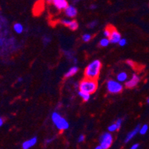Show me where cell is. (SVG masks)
<instances>
[{
	"instance_id": "cell-1",
	"label": "cell",
	"mask_w": 149,
	"mask_h": 149,
	"mask_svg": "<svg viewBox=\"0 0 149 149\" xmlns=\"http://www.w3.org/2000/svg\"><path fill=\"white\" fill-rule=\"evenodd\" d=\"M102 68V63L98 60H93L86 67L85 70V76L86 78L97 79L100 75V70Z\"/></svg>"
},
{
	"instance_id": "cell-2",
	"label": "cell",
	"mask_w": 149,
	"mask_h": 149,
	"mask_svg": "<svg viewBox=\"0 0 149 149\" xmlns=\"http://www.w3.org/2000/svg\"><path fill=\"white\" fill-rule=\"evenodd\" d=\"M79 91H82L83 92L88 93L91 94L93 93L97 89V83L96 79H89L86 78L82 80L79 85Z\"/></svg>"
},
{
	"instance_id": "cell-3",
	"label": "cell",
	"mask_w": 149,
	"mask_h": 149,
	"mask_svg": "<svg viewBox=\"0 0 149 149\" xmlns=\"http://www.w3.org/2000/svg\"><path fill=\"white\" fill-rule=\"evenodd\" d=\"M51 119L55 126L60 131H64L69 128V124L66 119L63 118L57 112H54L51 116Z\"/></svg>"
},
{
	"instance_id": "cell-4",
	"label": "cell",
	"mask_w": 149,
	"mask_h": 149,
	"mask_svg": "<svg viewBox=\"0 0 149 149\" xmlns=\"http://www.w3.org/2000/svg\"><path fill=\"white\" fill-rule=\"evenodd\" d=\"M107 89L110 93H119L123 89V87L119 81L109 80L107 83Z\"/></svg>"
},
{
	"instance_id": "cell-5",
	"label": "cell",
	"mask_w": 149,
	"mask_h": 149,
	"mask_svg": "<svg viewBox=\"0 0 149 149\" xmlns=\"http://www.w3.org/2000/svg\"><path fill=\"white\" fill-rule=\"evenodd\" d=\"M113 142V137L111 133H103L100 140V145L102 146V149H108Z\"/></svg>"
},
{
	"instance_id": "cell-6",
	"label": "cell",
	"mask_w": 149,
	"mask_h": 149,
	"mask_svg": "<svg viewBox=\"0 0 149 149\" xmlns=\"http://www.w3.org/2000/svg\"><path fill=\"white\" fill-rule=\"evenodd\" d=\"M140 78L137 74H133L132 77L128 80L127 82H125V87L128 88H134L135 86H137L138 85V83H140Z\"/></svg>"
},
{
	"instance_id": "cell-7",
	"label": "cell",
	"mask_w": 149,
	"mask_h": 149,
	"mask_svg": "<svg viewBox=\"0 0 149 149\" xmlns=\"http://www.w3.org/2000/svg\"><path fill=\"white\" fill-rule=\"evenodd\" d=\"M121 34L116 30L114 29L112 27V30H111V33H110V36L109 37V39H110V43L112 44H116V43H119V40L121 39Z\"/></svg>"
},
{
	"instance_id": "cell-8",
	"label": "cell",
	"mask_w": 149,
	"mask_h": 149,
	"mask_svg": "<svg viewBox=\"0 0 149 149\" xmlns=\"http://www.w3.org/2000/svg\"><path fill=\"white\" fill-rule=\"evenodd\" d=\"M52 4L56 9L60 11L65 10L68 6V2L67 0H53Z\"/></svg>"
},
{
	"instance_id": "cell-9",
	"label": "cell",
	"mask_w": 149,
	"mask_h": 149,
	"mask_svg": "<svg viewBox=\"0 0 149 149\" xmlns=\"http://www.w3.org/2000/svg\"><path fill=\"white\" fill-rule=\"evenodd\" d=\"M65 15L70 18H74L77 15V10L73 5H68L65 9Z\"/></svg>"
},
{
	"instance_id": "cell-10",
	"label": "cell",
	"mask_w": 149,
	"mask_h": 149,
	"mask_svg": "<svg viewBox=\"0 0 149 149\" xmlns=\"http://www.w3.org/2000/svg\"><path fill=\"white\" fill-rule=\"evenodd\" d=\"M37 142V137H33V138L28 140L25 141L22 145V148L23 149H29L34 146Z\"/></svg>"
},
{
	"instance_id": "cell-11",
	"label": "cell",
	"mask_w": 149,
	"mask_h": 149,
	"mask_svg": "<svg viewBox=\"0 0 149 149\" xmlns=\"http://www.w3.org/2000/svg\"><path fill=\"white\" fill-rule=\"evenodd\" d=\"M140 127H141L140 125H137V127H136V128H134L133 131H131L129 132V133H128V135H127L126 138H125V143H127V142H129L131 140H132L133 137L137 135V133L140 132Z\"/></svg>"
},
{
	"instance_id": "cell-12",
	"label": "cell",
	"mask_w": 149,
	"mask_h": 149,
	"mask_svg": "<svg viewBox=\"0 0 149 149\" xmlns=\"http://www.w3.org/2000/svg\"><path fill=\"white\" fill-rule=\"evenodd\" d=\"M78 70H79L78 67H77V66L72 67V68H70L69 69L68 71L67 72L66 74H65V78L70 77H72V76H74V74H77V73L78 72Z\"/></svg>"
},
{
	"instance_id": "cell-13",
	"label": "cell",
	"mask_w": 149,
	"mask_h": 149,
	"mask_svg": "<svg viewBox=\"0 0 149 149\" xmlns=\"http://www.w3.org/2000/svg\"><path fill=\"white\" fill-rule=\"evenodd\" d=\"M116 79H117V81H119V83L125 82L127 80V79H128V74L125 72H121V73H119V74H117Z\"/></svg>"
},
{
	"instance_id": "cell-14",
	"label": "cell",
	"mask_w": 149,
	"mask_h": 149,
	"mask_svg": "<svg viewBox=\"0 0 149 149\" xmlns=\"http://www.w3.org/2000/svg\"><path fill=\"white\" fill-rule=\"evenodd\" d=\"M78 94H79V97L83 99V101L85 102H88V100H90V97H91V94L88 93H85V92H83L82 91H79L78 92Z\"/></svg>"
},
{
	"instance_id": "cell-15",
	"label": "cell",
	"mask_w": 149,
	"mask_h": 149,
	"mask_svg": "<svg viewBox=\"0 0 149 149\" xmlns=\"http://www.w3.org/2000/svg\"><path fill=\"white\" fill-rule=\"evenodd\" d=\"M14 30L16 33H22L23 32V30H24V27L20 23H16L14 25Z\"/></svg>"
},
{
	"instance_id": "cell-16",
	"label": "cell",
	"mask_w": 149,
	"mask_h": 149,
	"mask_svg": "<svg viewBox=\"0 0 149 149\" xmlns=\"http://www.w3.org/2000/svg\"><path fill=\"white\" fill-rule=\"evenodd\" d=\"M107 38H104V39L100 40V45L101 46V47H107V46L109 45V43H110L109 38L108 39H107Z\"/></svg>"
},
{
	"instance_id": "cell-17",
	"label": "cell",
	"mask_w": 149,
	"mask_h": 149,
	"mask_svg": "<svg viewBox=\"0 0 149 149\" xmlns=\"http://www.w3.org/2000/svg\"><path fill=\"white\" fill-rule=\"evenodd\" d=\"M148 130V125H143L142 126L140 127V132L139 133L142 134V135H144V134H146L147 133Z\"/></svg>"
},
{
	"instance_id": "cell-18",
	"label": "cell",
	"mask_w": 149,
	"mask_h": 149,
	"mask_svg": "<svg viewBox=\"0 0 149 149\" xmlns=\"http://www.w3.org/2000/svg\"><path fill=\"white\" fill-rule=\"evenodd\" d=\"M68 28L72 30H77V29L78 28V23L77 22L76 20H72V22L70 23V25H69Z\"/></svg>"
},
{
	"instance_id": "cell-19",
	"label": "cell",
	"mask_w": 149,
	"mask_h": 149,
	"mask_svg": "<svg viewBox=\"0 0 149 149\" xmlns=\"http://www.w3.org/2000/svg\"><path fill=\"white\" fill-rule=\"evenodd\" d=\"M117 130L118 128H117V126H116V123H114V124L110 125V126L108 127L109 132H114V131H117Z\"/></svg>"
},
{
	"instance_id": "cell-20",
	"label": "cell",
	"mask_w": 149,
	"mask_h": 149,
	"mask_svg": "<svg viewBox=\"0 0 149 149\" xmlns=\"http://www.w3.org/2000/svg\"><path fill=\"white\" fill-rule=\"evenodd\" d=\"M111 30H112V27L111 28H107L104 30V35H105V37L109 38V37L110 36V33H111Z\"/></svg>"
},
{
	"instance_id": "cell-21",
	"label": "cell",
	"mask_w": 149,
	"mask_h": 149,
	"mask_svg": "<svg viewBox=\"0 0 149 149\" xmlns=\"http://www.w3.org/2000/svg\"><path fill=\"white\" fill-rule=\"evenodd\" d=\"M91 39V35L88 34V33H86V34H84L83 36V40L85 42H89Z\"/></svg>"
},
{
	"instance_id": "cell-22",
	"label": "cell",
	"mask_w": 149,
	"mask_h": 149,
	"mask_svg": "<svg viewBox=\"0 0 149 149\" xmlns=\"http://www.w3.org/2000/svg\"><path fill=\"white\" fill-rule=\"evenodd\" d=\"M60 22L62 24V25H65V26L68 27L69 25H70V23L72 22V20H62L60 21Z\"/></svg>"
},
{
	"instance_id": "cell-23",
	"label": "cell",
	"mask_w": 149,
	"mask_h": 149,
	"mask_svg": "<svg viewBox=\"0 0 149 149\" xmlns=\"http://www.w3.org/2000/svg\"><path fill=\"white\" fill-rule=\"evenodd\" d=\"M126 63H127V65H129V66L131 67V68H134L136 65L135 62H134L133 61H132V60H127Z\"/></svg>"
},
{
	"instance_id": "cell-24",
	"label": "cell",
	"mask_w": 149,
	"mask_h": 149,
	"mask_svg": "<svg viewBox=\"0 0 149 149\" xmlns=\"http://www.w3.org/2000/svg\"><path fill=\"white\" fill-rule=\"evenodd\" d=\"M122 123H123V119H118L116 121V123H115L116 124V126H117L118 130H119V128H120V127H121Z\"/></svg>"
},
{
	"instance_id": "cell-25",
	"label": "cell",
	"mask_w": 149,
	"mask_h": 149,
	"mask_svg": "<svg viewBox=\"0 0 149 149\" xmlns=\"http://www.w3.org/2000/svg\"><path fill=\"white\" fill-rule=\"evenodd\" d=\"M126 43H127V41L125 39H121L119 42V45L120 46H122V47H123V46L125 45H126Z\"/></svg>"
},
{
	"instance_id": "cell-26",
	"label": "cell",
	"mask_w": 149,
	"mask_h": 149,
	"mask_svg": "<svg viewBox=\"0 0 149 149\" xmlns=\"http://www.w3.org/2000/svg\"><path fill=\"white\" fill-rule=\"evenodd\" d=\"M97 25V21H93L91 22H90L89 24H88V27H89L90 28H94V27H96V25Z\"/></svg>"
},
{
	"instance_id": "cell-27",
	"label": "cell",
	"mask_w": 149,
	"mask_h": 149,
	"mask_svg": "<svg viewBox=\"0 0 149 149\" xmlns=\"http://www.w3.org/2000/svg\"><path fill=\"white\" fill-rule=\"evenodd\" d=\"M85 140V136L84 135H80L78 138V142H82Z\"/></svg>"
},
{
	"instance_id": "cell-28",
	"label": "cell",
	"mask_w": 149,
	"mask_h": 149,
	"mask_svg": "<svg viewBox=\"0 0 149 149\" xmlns=\"http://www.w3.org/2000/svg\"><path fill=\"white\" fill-rule=\"evenodd\" d=\"M139 146H140V145H139L138 143H136V144H134V145H133V146L131 147V149H137L139 148Z\"/></svg>"
},
{
	"instance_id": "cell-29",
	"label": "cell",
	"mask_w": 149,
	"mask_h": 149,
	"mask_svg": "<svg viewBox=\"0 0 149 149\" xmlns=\"http://www.w3.org/2000/svg\"><path fill=\"white\" fill-rule=\"evenodd\" d=\"M97 7V6L96 5H94V4H92L91 6H90V8L91 9V10H94V9H96Z\"/></svg>"
},
{
	"instance_id": "cell-30",
	"label": "cell",
	"mask_w": 149,
	"mask_h": 149,
	"mask_svg": "<svg viewBox=\"0 0 149 149\" xmlns=\"http://www.w3.org/2000/svg\"><path fill=\"white\" fill-rule=\"evenodd\" d=\"M4 123V120H3V118L1 117L0 118V126H2V125Z\"/></svg>"
},
{
	"instance_id": "cell-31",
	"label": "cell",
	"mask_w": 149,
	"mask_h": 149,
	"mask_svg": "<svg viewBox=\"0 0 149 149\" xmlns=\"http://www.w3.org/2000/svg\"><path fill=\"white\" fill-rule=\"evenodd\" d=\"M52 141H53V139H48V140H46L45 142L47 144V143H50V142H52Z\"/></svg>"
},
{
	"instance_id": "cell-32",
	"label": "cell",
	"mask_w": 149,
	"mask_h": 149,
	"mask_svg": "<svg viewBox=\"0 0 149 149\" xmlns=\"http://www.w3.org/2000/svg\"><path fill=\"white\" fill-rule=\"evenodd\" d=\"M96 149H102V146H97V147H96Z\"/></svg>"
},
{
	"instance_id": "cell-33",
	"label": "cell",
	"mask_w": 149,
	"mask_h": 149,
	"mask_svg": "<svg viewBox=\"0 0 149 149\" xmlns=\"http://www.w3.org/2000/svg\"><path fill=\"white\" fill-rule=\"evenodd\" d=\"M46 1H47V2H48V3H52L53 0H46Z\"/></svg>"
},
{
	"instance_id": "cell-34",
	"label": "cell",
	"mask_w": 149,
	"mask_h": 149,
	"mask_svg": "<svg viewBox=\"0 0 149 149\" xmlns=\"http://www.w3.org/2000/svg\"><path fill=\"white\" fill-rule=\"evenodd\" d=\"M22 80V78H19V79H18V81H19V82H21Z\"/></svg>"
},
{
	"instance_id": "cell-35",
	"label": "cell",
	"mask_w": 149,
	"mask_h": 149,
	"mask_svg": "<svg viewBox=\"0 0 149 149\" xmlns=\"http://www.w3.org/2000/svg\"><path fill=\"white\" fill-rule=\"evenodd\" d=\"M147 103L148 104V105H149V97H148V98L147 99Z\"/></svg>"
},
{
	"instance_id": "cell-36",
	"label": "cell",
	"mask_w": 149,
	"mask_h": 149,
	"mask_svg": "<svg viewBox=\"0 0 149 149\" xmlns=\"http://www.w3.org/2000/svg\"><path fill=\"white\" fill-rule=\"evenodd\" d=\"M74 1H75V0H74ZM77 1H79V0H77Z\"/></svg>"
}]
</instances>
